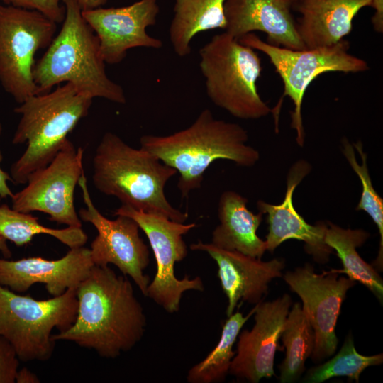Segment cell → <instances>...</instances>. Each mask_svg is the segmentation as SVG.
Returning <instances> with one entry per match:
<instances>
[{
	"label": "cell",
	"mask_w": 383,
	"mask_h": 383,
	"mask_svg": "<svg viewBox=\"0 0 383 383\" xmlns=\"http://www.w3.org/2000/svg\"><path fill=\"white\" fill-rule=\"evenodd\" d=\"M370 4L371 0H301L296 4L299 35L306 49L336 44L351 32L359 11Z\"/></svg>",
	"instance_id": "ffe728a7"
},
{
	"label": "cell",
	"mask_w": 383,
	"mask_h": 383,
	"mask_svg": "<svg viewBox=\"0 0 383 383\" xmlns=\"http://www.w3.org/2000/svg\"><path fill=\"white\" fill-rule=\"evenodd\" d=\"M370 6H373L375 12L372 17V23L374 30L383 33V0H371Z\"/></svg>",
	"instance_id": "1f68e13d"
},
{
	"label": "cell",
	"mask_w": 383,
	"mask_h": 383,
	"mask_svg": "<svg viewBox=\"0 0 383 383\" xmlns=\"http://www.w3.org/2000/svg\"><path fill=\"white\" fill-rule=\"evenodd\" d=\"M62 3L65 16L61 29L33 67L38 94L69 82L92 99L125 104L123 89L106 74L99 40L82 17L76 0H62Z\"/></svg>",
	"instance_id": "277c9868"
},
{
	"label": "cell",
	"mask_w": 383,
	"mask_h": 383,
	"mask_svg": "<svg viewBox=\"0 0 383 383\" xmlns=\"http://www.w3.org/2000/svg\"><path fill=\"white\" fill-rule=\"evenodd\" d=\"M82 11H89L100 8L107 0H76Z\"/></svg>",
	"instance_id": "836d02e7"
},
{
	"label": "cell",
	"mask_w": 383,
	"mask_h": 383,
	"mask_svg": "<svg viewBox=\"0 0 383 383\" xmlns=\"http://www.w3.org/2000/svg\"><path fill=\"white\" fill-rule=\"evenodd\" d=\"M342 152L362 184L360 200L357 211H364L377 225L380 235L378 256L374 264L379 270L383 267V199L375 191L367 164V154L360 140L352 145L347 138L342 140Z\"/></svg>",
	"instance_id": "4316f807"
},
{
	"label": "cell",
	"mask_w": 383,
	"mask_h": 383,
	"mask_svg": "<svg viewBox=\"0 0 383 383\" xmlns=\"http://www.w3.org/2000/svg\"><path fill=\"white\" fill-rule=\"evenodd\" d=\"M225 0H176L169 28L175 53L185 57L191 52V42L199 33L225 29Z\"/></svg>",
	"instance_id": "7402d4cb"
},
{
	"label": "cell",
	"mask_w": 383,
	"mask_h": 383,
	"mask_svg": "<svg viewBox=\"0 0 383 383\" xmlns=\"http://www.w3.org/2000/svg\"><path fill=\"white\" fill-rule=\"evenodd\" d=\"M286 349L285 358L279 366L282 383H292L299 379L305 370L315 345L313 329L299 303H296L287 316L281 333Z\"/></svg>",
	"instance_id": "cb8c5ba5"
},
{
	"label": "cell",
	"mask_w": 383,
	"mask_h": 383,
	"mask_svg": "<svg viewBox=\"0 0 383 383\" xmlns=\"http://www.w3.org/2000/svg\"><path fill=\"white\" fill-rule=\"evenodd\" d=\"M280 1L286 3L287 4H288V5H289L291 6L293 4H298L301 0H280Z\"/></svg>",
	"instance_id": "d590c367"
},
{
	"label": "cell",
	"mask_w": 383,
	"mask_h": 383,
	"mask_svg": "<svg viewBox=\"0 0 383 383\" xmlns=\"http://www.w3.org/2000/svg\"><path fill=\"white\" fill-rule=\"evenodd\" d=\"M255 306L246 316L237 311L228 317L223 326L220 340L214 348L201 362L188 371L189 383H217L223 382L229 373L231 361L235 355L233 347L241 328L254 314Z\"/></svg>",
	"instance_id": "484cf974"
},
{
	"label": "cell",
	"mask_w": 383,
	"mask_h": 383,
	"mask_svg": "<svg viewBox=\"0 0 383 383\" xmlns=\"http://www.w3.org/2000/svg\"><path fill=\"white\" fill-rule=\"evenodd\" d=\"M248 134L241 126L214 118L203 110L189 127L169 135H144L140 148L156 156L179 174L177 187L182 197L199 189L204 174L216 160L252 167L260 152L247 144Z\"/></svg>",
	"instance_id": "7a4b0ae2"
},
{
	"label": "cell",
	"mask_w": 383,
	"mask_h": 383,
	"mask_svg": "<svg viewBox=\"0 0 383 383\" xmlns=\"http://www.w3.org/2000/svg\"><path fill=\"white\" fill-rule=\"evenodd\" d=\"M157 0H139L123 7L82 11V16L96 35L101 56L107 64L121 62L131 48L160 49L163 43L147 33L156 23Z\"/></svg>",
	"instance_id": "5bb4252c"
},
{
	"label": "cell",
	"mask_w": 383,
	"mask_h": 383,
	"mask_svg": "<svg viewBox=\"0 0 383 383\" xmlns=\"http://www.w3.org/2000/svg\"><path fill=\"white\" fill-rule=\"evenodd\" d=\"M94 265L89 248L84 246L70 248L57 260L0 258V284L22 293L35 284H44L50 295L58 296L68 289H77Z\"/></svg>",
	"instance_id": "2e32d148"
},
{
	"label": "cell",
	"mask_w": 383,
	"mask_h": 383,
	"mask_svg": "<svg viewBox=\"0 0 383 383\" xmlns=\"http://www.w3.org/2000/svg\"><path fill=\"white\" fill-rule=\"evenodd\" d=\"M115 216H126L133 218L146 235L152 248L157 271L150 282L146 296L152 299L167 313L179 310L184 292L190 290L203 292L204 286L199 277L182 279L174 274L176 262L187 255V247L183 235L195 228V223H179L167 217L136 210L122 204L114 213Z\"/></svg>",
	"instance_id": "30bf717a"
},
{
	"label": "cell",
	"mask_w": 383,
	"mask_h": 383,
	"mask_svg": "<svg viewBox=\"0 0 383 383\" xmlns=\"http://www.w3.org/2000/svg\"><path fill=\"white\" fill-rule=\"evenodd\" d=\"M40 234L50 235L70 249L84 246L88 240L82 227L48 228L41 225L31 213L17 211L4 204L0 205V235L7 241L21 247Z\"/></svg>",
	"instance_id": "d4e9b609"
},
{
	"label": "cell",
	"mask_w": 383,
	"mask_h": 383,
	"mask_svg": "<svg viewBox=\"0 0 383 383\" xmlns=\"http://www.w3.org/2000/svg\"><path fill=\"white\" fill-rule=\"evenodd\" d=\"M2 133V125L0 123V136ZM3 160V155L0 150V163ZM12 182V179L9 173L4 171L0 165V198H11L13 192L9 186L8 182Z\"/></svg>",
	"instance_id": "4dcf8cb0"
},
{
	"label": "cell",
	"mask_w": 383,
	"mask_h": 383,
	"mask_svg": "<svg viewBox=\"0 0 383 383\" xmlns=\"http://www.w3.org/2000/svg\"><path fill=\"white\" fill-rule=\"evenodd\" d=\"M76 289L45 300L23 296L0 284V337L23 362L46 361L54 352L52 331L69 328L77 313Z\"/></svg>",
	"instance_id": "52a82bcc"
},
{
	"label": "cell",
	"mask_w": 383,
	"mask_h": 383,
	"mask_svg": "<svg viewBox=\"0 0 383 383\" xmlns=\"http://www.w3.org/2000/svg\"><path fill=\"white\" fill-rule=\"evenodd\" d=\"M383 362V354L371 356L358 353L353 335L348 334L340 351L325 363L311 367L303 379L307 383H321L337 377H347L350 380L359 382L361 373L368 367Z\"/></svg>",
	"instance_id": "83f0119b"
},
{
	"label": "cell",
	"mask_w": 383,
	"mask_h": 383,
	"mask_svg": "<svg viewBox=\"0 0 383 383\" xmlns=\"http://www.w3.org/2000/svg\"><path fill=\"white\" fill-rule=\"evenodd\" d=\"M311 165L305 160L294 163L287 177L284 199L279 204H271L259 200V211L267 216L268 233L266 235L267 250L273 252L283 242L289 239L303 241L306 252L319 263L329 260L333 250L325 242L327 223L318 221L309 224L293 204V194L303 179L311 172Z\"/></svg>",
	"instance_id": "e0dca14e"
},
{
	"label": "cell",
	"mask_w": 383,
	"mask_h": 383,
	"mask_svg": "<svg viewBox=\"0 0 383 383\" xmlns=\"http://www.w3.org/2000/svg\"><path fill=\"white\" fill-rule=\"evenodd\" d=\"M0 252L4 258L9 259L11 257V251L7 244V240L1 235H0Z\"/></svg>",
	"instance_id": "e575fe53"
},
{
	"label": "cell",
	"mask_w": 383,
	"mask_h": 383,
	"mask_svg": "<svg viewBox=\"0 0 383 383\" xmlns=\"http://www.w3.org/2000/svg\"><path fill=\"white\" fill-rule=\"evenodd\" d=\"M92 182L101 193L122 204L184 223L188 213L171 205L165 194L167 182L177 171L148 151L135 149L118 135L106 132L93 157Z\"/></svg>",
	"instance_id": "3957f363"
},
{
	"label": "cell",
	"mask_w": 383,
	"mask_h": 383,
	"mask_svg": "<svg viewBox=\"0 0 383 383\" xmlns=\"http://www.w3.org/2000/svg\"><path fill=\"white\" fill-rule=\"evenodd\" d=\"M327 224L325 242L335 250L343 267L338 271L365 286L382 303V278L373 266L361 258L356 250L365 243L370 233L362 229L343 228L329 221Z\"/></svg>",
	"instance_id": "603a6c76"
},
{
	"label": "cell",
	"mask_w": 383,
	"mask_h": 383,
	"mask_svg": "<svg viewBox=\"0 0 383 383\" xmlns=\"http://www.w3.org/2000/svg\"><path fill=\"white\" fill-rule=\"evenodd\" d=\"M225 32L239 40L261 31L267 43L292 50L306 49L299 35L290 6L280 0H225Z\"/></svg>",
	"instance_id": "d6986e66"
},
{
	"label": "cell",
	"mask_w": 383,
	"mask_h": 383,
	"mask_svg": "<svg viewBox=\"0 0 383 383\" xmlns=\"http://www.w3.org/2000/svg\"><path fill=\"white\" fill-rule=\"evenodd\" d=\"M199 56L206 94L216 106L245 120L272 112L257 91L262 65L254 49L224 32L213 35L200 49Z\"/></svg>",
	"instance_id": "8992f818"
},
{
	"label": "cell",
	"mask_w": 383,
	"mask_h": 383,
	"mask_svg": "<svg viewBox=\"0 0 383 383\" xmlns=\"http://www.w3.org/2000/svg\"><path fill=\"white\" fill-rule=\"evenodd\" d=\"M283 279L302 301V309L315 335L311 357L314 362L321 363L336 350L337 321L346 294L356 282L349 277H339L336 270L316 274L309 263L287 272Z\"/></svg>",
	"instance_id": "4fadbf2b"
},
{
	"label": "cell",
	"mask_w": 383,
	"mask_h": 383,
	"mask_svg": "<svg viewBox=\"0 0 383 383\" xmlns=\"http://www.w3.org/2000/svg\"><path fill=\"white\" fill-rule=\"evenodd\" d=\"M4 5L37 11L56 23H62L65 16L62 0H1Z\"/></svg>",
	"instance_id": "f1b7e54d"
},
{
	"label": "cell",
	"mask_w": 383,
	"mask_h": 383,
	"mask_svg": "<svg viewBox=\"0 0 383 383\" xmlns=\"http://www.w3.org/2000/svg\"><path fill=\"white\" fill-rule=\"evenodd\" d=\"M190 249L204 251L216 262L221 286L228 298L227 317L233 313L240 299L252 304L261 301L270 282L281 277L285 267L284 261L280 259L264 262L261 258L200 241L190 245Z\"/></svg>",
	"instance_id": "ac0fdd59"
},
{
	"label": "cell",
	"mask_w": 383,
	"mask_h": 383,
	"mask_svg": "<svg viewBox=\"0 0 383 383\" xmlns=\"http://www.w3.org/2000/svg\"><path fill=\"white\" fill-rule=\"evenodd\" d=\"M38 377L28 370L27 367L18 369L16 376V382L17 383H38L40 382Z\"/></svg>",
	"instance_id": "d6a6232c"
},
{
	"label": "cell",
	"mask_w": 383,
	"mask_h": 383,
	"mask_svg": "<svg viewBox=\"0 0 383 383\" xmlns=\"http://www.w3.org/2000/svg\"><path fill=\"white\" fill-rule=\"evenodd\" d=\"M84 149L67 140L45 167L31 173L26 186L11 196V207L19 211L43 212L49 220L67 227H82L77 213L74 190L84 172Z\"/></svg>",
	"instance_id": "8fae6325"
},
{
	"label": "cell",
	"mask_w": 383,
	"mask_h": 383,
	"mask_svg": "<svg viewBox=\"0 0 383 383\" xmlns=\"http://www.w3.org/2000/svg\"><path fill=\"white\" fill-rule=\"evenodd\" d=\"M77 313L52 339L73 342L104 358H116L140 342L147 325L133 285L109 266L94 265L76 289Z\"/></svg>",
	"instance_id": "6da1fadb"
},
{
	"label": "cell",
	"mask_w": 383,
	"mask_h": 383,
	"mask_svg": "<svg viewBox=\"0 0 383 383\" xmlns=\"http://www.w3.org/2000/svg\"><path fill=\"white\" fill-rule=\"evenodd\" d=\"M292 304L291 296L284 294L273 301L256 304L252 328L238 335L230 374L250 383L275 375L274 355Z\"/></svg>",
	"instance_id": "9a60e30c"
},
{
	"label": "cell",
	"mask_w": 383,
	"mask_h": 383,
	"mask_svg": "<svg viewBox=\"0 0 383 383\" xmlns=\"http://www.w3.org/2000/svg\"><path fill=\"white\" fill-rule=\"evenodd\" d=\"M248 199L234 191H225L218 207L219 224L212 233L211 244L226 250L261 258L267 243L257 235L262 221V212L254 213L247 207Z\"/></svg>",
	"instance_id": "44dd1931"
},
{
	"label": "cell",
	"mask_w": 383,
	"mask_h": 383,
	"mask_svg": "<svg viewBox=\"0 0 383 383\" xmlns=\"http://www.w3.org/2000/svg\"><path fill=\"white\" fill-rule=\"evenodd\" d=\"M238 41L265 54L279 74L284 84L282 97L289 96L294 106L291 112V127L296 131V141L300 147L304 145L305 138L302 101L312 81L326 72L356 73L369 70L364 60L349 53L350 44L344 39L331 46L304 50L276 46L252 33L245 35Z\"/></svg>",
	"instance_id": "ba28073f"
},
{
	"label": "cell",
	"mask_w": 383,
	"mask_h": 383,
	"mask_svg": "<svg viewBox=\"0 0 383 383\" xmlns=\"http://www.w3.org/2000/svg\"><path fill=\"white\" fill-rule=\"evenodd\" d=\"M92 101L67 82L52 91L30 96L14 109L21 118L12 143L27 147L11 166L13 182L26 184L31 173L53 160L68 134L89 113Z\"/></svg>",
	"instance_id": "5b68a950"
},
{
	"label": "cell",
	"mask_w": 383,
	"mask_h": 383,
	"mask_svg": "<svg viewBox=\"0 0 383 383\" xmlns=\"http://www.w3.org/2000/svg\"><path fill=\"white\" fill-rule=\"evenodd\" d=\"M78 185L86 206L79 209L78 215L82 221L92 224L98 233L89 248L94 265H114L146 296L150 277L143 272L150 262V251L139 235L138 224L126 216H116L114 220L103 216L91 200L84 173Z\"/></svg>",
	"instance_id": "7c38bea8"
},
{
	"label": "cell",
	"mask_w": 383,
	"mask_h": 383,
	"mask_svg": "<svg viewBox=\"0 0 383 383\" xmlns=\"http://www.w3.org/2000/svg\"><path fill=\"white\" fill-rule=\"evenodd\" d=\"M56 30L57 23L37 11L0 4V83L18 104L38 94L34 56L50 45Z\"/></svg>",
	"instance_id": "9c48e42d"
},
{
	"label": "cell",
	"mask_w": 383,
	"mask_h": 383,
	"mask_svg": "<svg viewBox=\"0 0 383 383\" xmlns=\"http://www.w3.org/2000/svg\"><path fill=\"white\" fill-rule=\"evenodd\" d=\"M19 361L11 344L0 337V383L16 382Z\"/></svg>",
	"instance_id": "f546056e"
}]
</instances>
